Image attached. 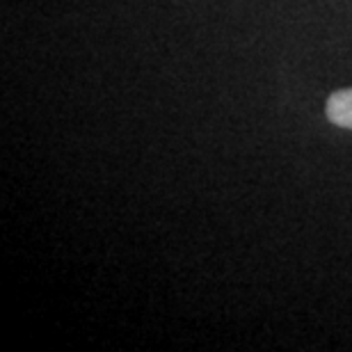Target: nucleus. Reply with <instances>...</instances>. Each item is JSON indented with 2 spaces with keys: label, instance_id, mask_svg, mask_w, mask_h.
I'll return each instance as SVG.
<instances>
[{
  "label": "nucleus",
  "instance_id": "1",
  "mask_svg": "<svg viewBox=\"0 0 352 352\" xmlns=\"http://www.w3.org/2000/svg\"><path fill=\"white\" fill-rule=\"evenodd\" d=\"M327 119L341 129H352V89L334 91L327 101Z\"/></svg>",
  "mask_w": 352,
  "mask_h": 352
}]
</instances>
